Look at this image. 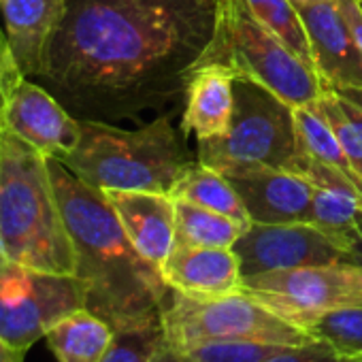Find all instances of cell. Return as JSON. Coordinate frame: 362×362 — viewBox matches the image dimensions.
I'll return each mask as SVG.
<instances>
[{
  "mask_svg": "<svg viewBox=\"0 0 362 362\" xmlns=\"http://www.w3.org/2000/svg\"><path fill=\"white\" fill-rule=\"evenodd\" d=\"M214 26V0H66L35 81L77 119L175 111Z\"/></svg>",
  "mask_w": 362,
  "mask_h": 362,
  "instance_id": "1",
  "label": "cell"
},
{
  "mask_svg": "<svg viewBox=\"0 0 362 362\" xmlns=\"http://www.w3.org/2000/svg\"><path fill=\"white\" fill-rule=\"evenodd\" d=\"M54 188L75 250V275L86 286V309L113 330L162 315L170 294L162 271L130 243L103 190L49 160Z\"/></svg>",
  "mask_w": 362,
  "mask_h": 362,
  "instance_id": "2",
  "label": "cell"
},
{
  "mask_svg": "<svg viewBox=\"0 0 362 362\" xmlns=\"http://www.w3.org/2000/svg\"><path fill=\"white\" fill-rule=\"evenodd\" d=\"M0 247L9 262L75 275V250L49 158L5 128H0Z\"/></svg>",
  "mask_w": 362,
  "mask_h": 362,
  "instance_id": "3",
  "label": "cell"
},
{
  "mask_svg": "<svg viewBox=\"0 0 362 362\" xmlns=\"http://www.w3.org/2000/svg\"><path fill=\"white\" fill-rule=\"evenodd\" d=\"M197 160L184 132L173 126V111H166L134 130L81 119L79 145L60 162L83 184L103 192L170 194Z\"/></svg>",
  "mask_w": 362,
  "mask_h": 362,
  "instance_id": "4",
  "label": "cell"
},
{
  "mask_svg": "<svg viewBox=\"0 0 362 362\" xmlns=\"http://www.w3.org/2000/svg\"><path fill=\"white\" fill-rule=\"evenodd\" d=\"M209 62L271 90L292 109L315 103L324 92L315 69L256 20L243 0H216L214 37L199 64Z\"/></svg>",
  "mask_w": 362,
  "mask_h": 362,
  "instance_id": "5",
  "label": "cell"
},
{
  "mask_svg": "<svg viewBox=\"0 0 362 362\" xmlns=\"http://www.w3.org/2000/svg\"><path fill=\"white\" fill-rule=\"evenodd\" d=\"M296 151L292 107L247 79H235V111L228 132L197 143L199 162L222 175L260 166L284 168Z\"/></svg>",
  "mask_w": 362,
  "mask_h": 362,
  "instance_id": "6",
  "label": "cell"
},
{
  "mask_svg": "<svg viewBox=\"0 0 362 362\" xmlns=\"http://www.w3.org/2000/svg\"><path fill=\"white\" fill-rule=\"evenodd\" d=\"M162 324L170 345L194 341H262L275 345H305L315 341L286 322L250 294L197 298L170 288L162 305Z\"/></svg>",
  "mask_w": 362,
  "mask_h": 362,
  "instance_id": "7",
  "label": "cell"
},
{
  "mask_svg": "<svg viewBox=\"0 0 362 362\" xmlns=\"http://www.w3.org/2000/svg\"><path fill=\"white\" fill-rule=\"evenodd\" d=\"M241 290L307 332L330 311L362 307V269L351 262H332L273 271L245 277Z\"/></svg>",
  "mask_w": 362,
  "mask_h": 362,
  "instance_id": "8",
  "label": "cell"
},
{
  "mask_svg": "<svg viewBox=\"0 0 362 362\" xmlns=\"http://www.w3.org/2000/svg\"><path fill=\"white\" fill-rule=\"evenodd\" d=\"M86 309L77 275L47 273L7 262L0 269V337L28 351L66 315Z\"/></svg>",
  "mask_w": 362,
  "mask_h": 362,
  "instance_id": "9",
  "label": "cell"
},
{
  "mask_svg": "<svg viewBox=\"0 0 362 362\" xmlns=\"http://www.w3.org/2000/svg\"><path fill=\"white\" fill-rule=\"evenodd\" d=\"M241 275L254 277L273 271L345 262V252L337 247L313 224H250L233 245Z\"/></svg>",
  "mask_w": 362,
  "mask_h": 362,
  "instance_id": "10",
  "label": "cell"
},
{
  "mask_svg": "<svg viewBox=\"0 0 362 362\" xmlns=\"http://www.w3.org/2000/svg\"><path fill=\"white\" fill-rule=\"evenodd\" d=\"M49 160H64L81 139L77 119L45 86L24 77L5 109L3 126Z\"/></svg>",
  "mask_w": 362,
  "mask_h": 362,
  "instance_id": "11",
  "label": "cell"
},
{
  "mask_svg": "<svg viewBox=\"0 0 362 362\" xmlns=\"http://www.w3.org/2000/svg\"><path fill=\"white\" fill-rule=\"evenodd\" d=\"M313 69L328 90H362V52L341 13L339 0L296 5Z\"/></svg>",
  "mask_w": 362,
  "mask_h": 362,
  "instance_id": "12",
  "label": "cell"
},
{
  "mask_svg": "<svg viewBox=\"0 0 362 362\" xmlns=\"http://www.w3.org/2000/svg\"><path fill=\"white\" fill-rule=\"evenodd\" d=\"M254 224H311L313 186L303 177L273 166L226 175Z\"/></svg>",
  "mask_w": 362,
  "mask_h": 362,
  "instance_id": "13",
  "label": "cell"
},
{
  "mask_svg": "<svg viewBox=\"0 0 362 362\" xmlns=\"http://www.w3.org/2000/svg\"><path fill=\"white\" fill-rule=\"evenodd\" d=\"M115 209L134 250L162 269L175 247L177 201L170 194L109 190L105 192Z\"/></svg>",
  "mask_w": 362,
  "mask_h": 362,
  "instance_id": "14",
  "label": "cell"
},
{
  "mask_svg": "<svg viewBox=\"0 0 362 362\" xmlns=\"http://www.w3.org/2000/svg\"><path fill=\"white\" fill-rule=\"evenodd\" d=\"M160 271L168 288L197 298L235 294L243 286L239 258L233 247L175 245Z\"/></svg>",
  "mask_w": 362,
  "mask_h": 362,
  "instance_id": "15",
  "label": "cell"
},
{
  "mask_svg": "<svg viewBox=\"0 0 362 362\" xmlns=\"http://www.w3.org/2000/svg\"><path fill=\"white\" fill-rule=\"evenodd\" d=\"M235 73L218 62L194 66L184 96L179 130L201 141H214L228 132L235 111Z\"/></svg>",
  "mask_w": 362,
  "mask_h": 362,
  "instance_id": "16",
  "label": "cell"
},
{
  "mask_svg": "<svg viewBox=\"0 0 362 362\" xmlns=\"http://www.w3.org/2000/svg\"><path fill=\"white\" fill-rule=\"evenodd\" d=\"M64 7L66 0H3L0 26L24 77H39L47 43Z\"/></svg>",
  "mask_w": 362,
  "mask_h": 362,
  "instance_id": "17",
  "label": "cell"
},
{
  "mask_svg": "<svg viewBox=\"0 0 362 362\" xmlns=\"http://www.w3.org/2000/svg\"><path fill=\"white\" fill-rule=\"evenodd\" d=\"M113 337V328L88 309H79L45 334L58 362H100Z\"/></svg>",
  "mask_w": 362,
  "mask_h": 362,
  "instance_id": "18",
  "label": "cell"
},
{
  "mask_svg": "<svg viewBox=\"0 0 362 362\" xmlns=\"http://www.w3.org/2000/svg\"><path fill=\"white\" fill-rule=\"evenodd\" d=\"M170 197L175 201H184V203H192V205L218 211L241 224H247V226L252 224L247 209L228 181V177L218 173L211 166L201 164L199 160L177 181Z\"/></svg>",
  "mask_w": 362,
  "mask_h": 362,
  "instance_id": "19",
  "label": "cell"
},
{
  "mask_svg": "<svg viewBox=\"0 0 362 362\" xmlns=\"http://www.w3.org/2000/svg\"><path fill=\"white\" fill-rule=\"evenodd\" d=\"M311 224L347 252L362 235V194L313 188Z\"/></svg>",
  "mask_w": 362,
  "mask_h": 362,
  "instance_id": "20",
  "label": "cell"
},
{
  "mask_svg": "<svg viewBox=\"0 0 362 362\" xmlns=\"http://www.w3.org/2000/svg\"><path fill=\"white\" fill-rule=\"evenodd\" d=\"M247 224H241L218 211L177 201L175 245L190 247H233L245 233Z\"/></svg>",
  "mask_w": 362,
  "mask_h": 362,
  "instance_id": "21",
  "label": "cell"
},
{
  "mask_svg": "<svg viewBox=\"0 0 362 362\" xmlns=\"http://www.w3.org/2000/svg\"><path fill=\"white\" fill-rule=\"evenodd\" d=\"M292 115H294V126H296V136H298V149L311 156L313 160H320L324 164H330L343 170L362 188V179L356 175L332 126L322 117V113L313 105H305V107H294Z\"/></svg>",
  "mask_w": 362,
  "mask_h": 362,
  "instance_id": "22",
  "label": "cell"
},
{
  "mask_svg": "<svg viewBox=\"0 0 362 362\" xmlns=\"http://www.w3.org/2000/svg\"><path fill=\"white\" fill-rule=\"evenodd\" d=\"M166 343V332L160 317H151L132 326L113 330L111 343L100 362H151L156 351Z\"/></svg>",
  "mask_w": 362,
  "mask_h": 362,
  "instance_id": "23",
  "label": "cell"
},
{
  "mask_svg": "<svg viewBox=\"0 0 362 362\" xmlns=\"http://www.w3.org/2000/svg\"><path fill=\"white\" fill-rule=\"evenodd\" d=\"M243 3L256 20H260L275 37H279L303 62L313 66L303 22L290 0H243Z\"/></svg>",
  "mask_w": 362,
  "mask_h": 362,
  "instance_id": "24",
  "label": "cell"
},
{
  "mask_svg": "<svg viewBox=\"0 0 362 362\" xmlns=\"http://www.w3.org/2000/svg\"><path fill=\"white\" fill-rule=\"evenodd\" d=\"M307 332L313 339L328 343L339 354L362 362V307L330 311L322 315Z\"/></svg>",
  "mask_w": 362,
  "mask_h": 362,
  "instance_id": "25",
  "label": "cell"
},
{
  "mask_svg": "<svg viewBox=\"0 0 362 362\" xmlns=\"http://www.w3.org/2000/svg\"><path fill=\"white\" fill-rule=\"evenodd\" d=\"M173 347L192 362H264L288 345L262 341H194Z\"/></svg>",
  "mask_w": 362,
  "mask_h": 362,
  "instance_id": "26",
  "label": "cell"
},
{
  "mask_svg": "<svg viewBox=\"0 0 362 362\" xmlns=\"http://www.w3.org/2000/svg\"><path fill=\"white\" fill-rule=\"evenodd\" d=\"M311 105L332 126V130H334V134H337V139H339V143H341V147H343V151H345V156L349 160V164L354 166L356 175L362 179V139H360V132L354 126L351 117L343 109L339 92L324 88L322 96Z\"/></svg>",
  "mask_w": 362,
  "mask_h": 362,
  "instance_id": "27",
  "label": "cell"
},
{
  "mask_svg": "<svg viewBox=\"0 0 362 362\" xmlns=\"http://www.w3.org/2000/svg\"><path fill=\"white\" fill-rule=\"evenodd\" d=\"M264 362H358V360H351L339 354L328 343L315 339L305 345H288Z\"/></svg>",
  "mask_w": 362,
  "mask_h": 362,
  "instance_id": "28",
  "label": "cell"
},
{
  "mask_svg": "<svg viewBox=\"0 0 362 362\" xmlns=\"http://www.w3.org/2000/svg\"><path fill=\"white\" fill-rule=\"evenodd\" d=\"M24 79V75L20 73L11 47L7 43V37L0 28V126H3V117H5V109L9 105V98L16 90V86Z\"/></svg>",
  "mask_w": 362,
  "mask_h": 362,
  "instance_id": "29",
  "label": "cell"
},
{
  "mask_svg": "<svg viewBox=\"0 0 362 362\" xmlns=\"http://www.w3.org/2000/svg\"><path fill=\"white\" fill-rule=\"evenodd\" d=\"M339 7H341V13L345 16L354 37H356V43L362 52V3L360 0H339Z\"/></svg>",
  "mask_w": 362,
  "mask_h": 362,
  "instance_id": "30",
  "label": "cell"
},
{
  "mask_svg": "<svg viewBox=\"0 0 362 362\" xmlns=\"http://www.w3.org/2000/svg\"><path fill=\"white\" fill-rule=\"evenodd\" d=\"M151 362H192L186 354H181L177 347H173L168 341L156 351V356L151 358Z\"/></svg>",
  "mask_w": 362,
  "mask_h": 362,
  "instance_id": "31",
  "label": "cell"
},
{
  "mask_svg": "<svg viewBox=\"0 0 362 362\" xmlns=\"http://www.w3.org/2000/svg\"><path fill=\"white\" fill-rule=\"evenodd\" d=\"M26 351L11 347L3 337H0V362H24Z\"/></svg>",
  "mask_w": 362,
  "mask_h": 362,
  "instance_id": "32",
  "label": "cell"
},
{
  "mask_svg": "<svg viewBox=\"0 0 362 362\" xmlns=\"http://www.w3.org/2000/svg\"><path fill=\"white\" fill-rule=\"evenodd\" d=\"M337 92V90H334ZM341 96V103H343V109L347 111V115L351 117V122H354V126L358 128V132H360V139H362V107L360 105H356L354 100H349V98H345L343 94H339Z\"/></svg>",
  "mask_w": 362,
  "mask_h": 362,
  "instance_id": "33",
  "label": "cell"
},
{
  "mask_svg": "<svg viewBox=\"0 0 362 362\" xmlns=\"http://www.w3.org/2000/svg\"><path fill=\"white\" fill-rule=\"evenodd\" d=\"M345 262H351V264H356V267L362 269V235H360V239L345 252Z\"/></svg>",
  "mask_w": 362,
  "mask_h": 362,
  "instance_id": "34",
  "label": "cell"
},
{
  "mask_svg": "<svg viewBox=\"0 0 362 362\" xmlns=\"http://www.w3.org/2000/svg\"><path fill=\"white\" fill-rule=\"evenodd\" d=\"M339 94H343L345 98H349V100H354L356 105L362 107V90H343V92H339Z\"/></svg>",
  "mask_w": 362,
  "mask_h": 362,
  "instance_id": "35",
  "label": "cell"
},
{
  "mask_svg": "<svg viewBox=\"0 0 362 362\" xmlns=\"http://www.w3.org/2000/svg\"><path fill=\"white\" fill-rule=\"evenodd\" d=\"M290 3L296 7V5H311V3H322V0H290Z\"/></svg>",
  "mask_w": 362,
  "mask_h": 362,
  "instance_id": "36",
  "label": "cell"
},
{
  "mask_svg": "<svg viewBox=\"0 0 362 362\" xmlns=\"http://www.w3.org/2000/svg\"><path fill=\"white\" fill-rule=\"evenodd\" d=\"M9 260H7V256H5V252H3V247H0V269H3L5 264H7Z\"/></svg>",
  "mask_w": 362,
  "mask_h": 362,
  "instance_id": "37",
  "label": "cell"
},
{
  "mask_svg": "<svg viewBox=\"0 0 362 362\" xmlns=\"http://www.w3.org/2000/svg\"><path fill=\"white\" fill-rule=\"evenodd\" d=\"M0 5H3V0H0ZM0 28H3V26H0Z\"/></svg>",
  "mask_w": 362,
  "mask_h": 362,
  "instance_id": "38",
  "label": "cell"
},
{
  "mask_svg": "<svg viewBox=\"0 0 362 362\" xmlns=\"http://www.w3.org/2000/svg\"><path fill=\"white\" fill-rule=\"evenodd\" d=\"M214 3H216V0H214Z\"/></svg>",
  "mask_w": 362,
  "mask_h": 362,
  "instance_id": "39",
  "label": "cell"
}]
</instances>
